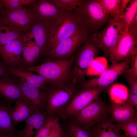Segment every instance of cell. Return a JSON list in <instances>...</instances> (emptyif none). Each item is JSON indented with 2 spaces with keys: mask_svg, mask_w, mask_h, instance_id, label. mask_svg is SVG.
Wrapping results in <instances>:
<instances>
[{
  "mask_svg": "<svg viewBox=\"0 0 137 137\" xmlns=\"http://www.w3.org/2000/svg\"><path fill=\"white\" fill-rule=\"evenodd\" d=\"M70 133L71 137H92L90 131L77 126L71 127Z\"/></svg>",
  "mask_w": 137,
  "mask_h": 137,
  "instance_id": "cell-35",
  "label": "cell"
},
{
  "mask_svg": "<svg viewBox=\"0 0 137 137\" xmlns=\"http://www.w3.org/2000/svg\"><path fill=\"white\" fill-rule=\"evenodd\" d=\"M123 31L120 19H112L102 30L93 34L92 41L103 50L106 57H110L114 51Z\"/></svg>",
  "mask_w": 137,
  "mask_h": 137,
  "instance_id": "cell-2",
  "label": "cell"
},
{
  "mask_svg": "<svg viewBox=\"0 0 137 137\" xmlns=\"http://www.w3.org/2000/svg\"><path fill=\"white\" fill-rule=\"evenodd\" d=\"M130 0H121L119 10L118 18L121 17L124 14Z\"/></svg>",
  "mask_w": 137,
  "mask_h": 137,
  "instance_id": "cell-39",
  "label": "cell"
},
{
  "mask_svg": "<svg viewBox=\"0 0 137 137\" xmlns=\"http://www.w3.org/2000/svg\"><path fill=\"white\" fill-rule=\"evenodd\" d=\"M109 93L113 103L117 104L124 103L129 94L127 88L124 85L119 83L112 85L109 89Z\"/></svg>",
  "mask_w": 137,
  "mask_h": 137,
  "instance_id": "cell-26",
  "label": "cell"
},
{
  "mask_svg": "<svg viewBox=\"0 0 137 137\" xmlns=\"http://www.w3.org/2000/svg\"><path fill=\"white\" fill-rule=\"evenodd\" d=\"M23 37L0 46V57L2 63L5 69L18 68L22 66V41Z\"/></svg>",
  "mask_w": 137,
  "mask_h": 137,
  "instance_id": "cell-10",
  "label": "cell"
},
{
  "mask_svg": "<svg viewBox=\"0 0 137 137\" xmlns=\"http://www.w3.org/2000/svg\"><path fill=\"white\" fill-rule=\"evenodd\" d=\"M25 34L0 21V46L21 39Z\"/></svg>",
  "mask_w": 137,
  "mask_h": 137,
  "instance_id": "cell-25",
  "label": "cell"
},
{
  "mask_svg": "<svg viewBox=\"0 0 137 137\" xmlns=\"http://www.w3.org/2000/svg\"><path fill=\"white\" fill-rule=\"evenodd\" d=\"M22 42V66H33L41 53V49L36 43L31 31L24 35Z\"/></svg>",
  "mask_w": 137,
  "mask_h": 137,
  "instance_id": "cell-15",
  "label": "cell"
},
{
  "mask_svg": "<svg viewBox=\"0 0 137 137\" xmlns=\"http://www.w3.org/2000/svg\"><path fill=\"white\" fill-rule=\"evenodd\" d=\"M9 75L2 63L0 62V77L6 76Z\"/></svg>",
  "mask_w": 137,
  "mask_h": 137,
  "instance_id": "cell-40",
  "label": "cell"
},
{
  "mask_svg": "<svg viewBox=\"0 0 137 137\" xmlns=\"http://www.w3.org/2000/svg\"><path fill=\"white\" fill-rule=\"evenodd\" d=\"M61 127L58 122L52 128L47 137H62Z\"/></svg>",
  "mask_w": 137,
  "mask_h": 137,
  "instance_id": "cell-36",
  "label": "cell"
},
{
  "mask_svg": "<svg viewBox=\"0 0 137 137\" xmlns=\"http://www.w3.org/2000/svg\"><path fill=\"white\" fill-rule=\"evenodd\" d=\"M11 106L9 102L0 101V133L13 136L18 135L9 111Z\"/></svg>",
  "mask_w": 137,
  "mask_h": 137,
  "instance_id": "cell-24",
  "label": "cell"
},
{
  "mask_svg": "<svg viewBox=\"0 0 137 137\" xmlns=\"http://www.w3.org/2000/svg\"><path fill=\"white\" fill-rule=\"evenodd\" d=\"M58 122V119L56 118H46L43 125L34 137H47L52 129Z\"/></svg>",
  "mask_w": 137,
  "mask_h": 137,
  "instance_id": "cell-33",
  "label": "cell"
},
{
  "mask_svg": "<svg viewBox=\"0 0 137 137\" xmlns=\"http://www.w3.org/2000/svg\"><path fill=\"white\" fill-rule=\"evenodd\" d=\"M121 129L112 118L107 116L92 128V137H120Z\"/></svg>",
  "mask_w": 137,
  "mask_h": 137,
  "instance_id": "cell-17",
  "label": "cell"
},
{
  "mask_svg": "<svg viewBox=\"0 0 137 137\" xmlns=\"http://www.w3.org/2000/svg\"><path fill=\"white\" fill-rule=\"evenodd\" d=\"M51 0L60 10L66 12L75 11L81 6L83 1L80 0Z\"/></svg>",
  "mask_w": 137,
  "mask_h": 137,
  "instance_id": "cell-30",
  "label": "cell"
},
{
  "mask_svg": "<svg viewBox=\"0 0 137 137\" xmlns=\"http://www.w3.org/2000/svg\"><path fill=\"white\" fill-rule=\"evenodd\" d=\"M108 109L107 104L98 98L77 114V120L92 128L107 116Z\"/></svg>",
  "mask_w": 137,
  "mask_h": 137,
  "instance_id": "cell-7",
  "label": "cell"
},
{
  "mask_svg": "<svg viewBox=\"0 0 137 137\" xmlns=\"http://www.w3.org/2000/svg\"><path fill=\"white\" fill-rule=\"evenodd\" d=\"M131 66L127 71L135 77H137V54L133 55L131 57Z\"/></svg>",
  "mask_w": 137,
  "mask_h": 137,
  "instance_id": "cell-37",
  "label": "cell"
},
{
  "mask_svg": "<svg viewBox=\"0 0 137 137\" xmlns=\"http://www.w3.org/2000/svg\"><path fill=\"white\" fill-rule=\"evenodd\" d=\"M87 28L82 17L76 12H63L53 21L49 54L59 43L77 31Z\"/></svg>",
  "mask_w": 137,
  "mask_h": 137,
  "instance_id": "cell-1",
  "label": "cell"
},
{
  "mask_svg": "<svg viewBox=\"0 0 137 137\" xmlns=\"http://www.w3.org/2000/svg\"><path fill=\"white\" fill-rule=\"evenodd\" d=\"M108 67V62L106 58L95 57L89 66L86 75L87 76L100 75Z\"/></svg>",
  "mask_w": 137,
  "mask_h": 137,
  "instance_id": "cell-27",
  "label": "cell"
},
{
  "mask_svg": "<svg viewBox=\"0 0 137 137\" xmlns=\"http://www.w3.org/2000/svg\"><path fill=\"white\" fill-rule=\"evenodd\" d=\"M121 0H98L102 10L112 19H118V14Z\"/></svg>",
  "mask_w": 137,
  "mask_h": 137,
  "instance_id": "cell-29",
  "label": "cell"
},
{
  "mask_svg": "<svg viewBox=\"0 0 137 137\" xmlns=\"http://www.w3.org/2000/svg\"><path fill=\"white\" fill-rule=\"evenodd\" d=\"M122 74L128 81L130 93L137 95V77L134 76L127 70Z\"/></svg>",
  "mask_w": 137,
  "mask_h": 137,
  "instance_id": "cell-34",
  "label": "cell"
},
{
  "mask_svg": "<svg viewBox=\"0 0 137 137\" xmlns=\"http://www.w3.org/2000/svg\"><path fill=\"white\" fill-rule=\"evenodd\" d=\"M6 69L9 74L18 77L29 84L39 89H45V84L49 82L42 76L29 71L15 68Z\"/></svg>",
  "mask_w": 137,
  "mask_h": 137,
  "instance_id": "cell-22",
  "label": "cell"
},
{
  "mask_svg": "<svg viewBox=\"0 0 137 137\" xmlns=\"http://www.w3.org/2000/svg\"><path fill=\"white\" fill-rule=\"evenodd\" d=\"M87 28L80 30L59 43L49 54L53 57L63 58L69 56L85 41L88 36Z\"/></svg>",
  "mask_w": 137,
  "mask_h": 137,
  "instance_id": "cell-9",
  "label": "cell"
},
{
  "mask_svg": "<svg viewBox=\"0 0 137 137\" xmlns=\"http://www.w3.org/2000/svg\"><path fill=\"white\" fill-rule=\"evenodd\" d=\"M10 75L0 77V96L5 100L10 101L22 99L30 101L24 96L18 84L17 81L11 79Z\"/></svg>",
  "mask_w": 137,
  "mask_h": 137,
  "instance_id": "cell-16",
  "label": "cell"
},
{
  "mask_svg": "<svg viewBox=\"0 0 137 137\" xmlns=\"http://www.w3.org/2000/svg\"><path fill=\"white\" fill-rule=\"evenodd\" d=\"M120 137H126L124 135H121Z\"/></svg>",
  "mask_w": 137,
  "mask_h": 137,
  "instance_id": "cell-43",
  "label": "cell"
},
{
  "mask_svg": "<svg viewBox=\"0 0 137 137\" xmlns=\"http://www.w3.org/2000/svg\"><path fill=\"white\" fill-rule=\"evenodd\" d=\"M126 11L119 18L123 26V31L127 30L132 24L137 15V0H131Z\"/></svg>",
  "mask_w": 137,
  "mask_h": 137,
  "instance_id": "cell-28",
  "label": "cell"
},
{
  "mask_svg": "<svg viewBox=\"0 0 137 137\" xmlns=\"http://www.w3.org/2000/svg\"><path fill=\"white\" fill-rule=\"evenodd\" d=\"M18 84L25 97L38 109L43 107L46 96L45 94L38 89L31 86L20 79Z\"/></svg>",
  "mask_w": 137,
  "mask_h": 137,
  "instance_id": "cell-20",
  "label": "cell"
},
{
  "mask_svg": "<svg viewBox=\"0 0 137 137\" xmlns=\"http://www.w3.org/2000/svg\"><path fill=\"white\" fill-rule=\"evenodd\" d=\"M35 0H1L2 7L8 10H12L22 7L24 5H29Z\"/></svg>",
  "mask_w": 137,
  "mask_h": 137,
  "instance_id": "cell-32",
  "label": "cell"
},
{
  "mask_svg": "<svg viewBox=\"0 0 137 137\" xmlns=\"http://www.w3.org/2000/svg\"><path fill=\"white\" fill-rule=\"evenodd\" d=\"M133 106L135 109L137 108V95L130 93L124 102Z\"/></svg>",
  "mask_w": 137,
  "mask_h": 137,
  "instance_id": "cell-38",
  "label": "cell"
},
{
  "mask_svg": "<svg viewBox=\"0 0 137 137\" xmlns=\"http://www.w3.org/2000/svg\"><path fill=\"white\" fill-rule=\"evenodd\" d=\"M1 0H0V9L1 8Z\"/></svg>",
  "mask_w": 137,
  "mask_h": 137,
  "instance_id": "cell-42",
  "label": "cell"
},
{
  "mask_svg": "<svg viewBox=\"0 0 137 137\" xmlns=\"http://www.w3.org/2000/svg\"><path fill=\"white\" fill-rule=\"evenodd\" d=\"M27 8L35 19L39 21L54 20L64 12L57 7L51 0H35Z\"/></svg>",
  "mask_w": 137,
  "mask_h": 137,
  "instance_id": "cell-13",
  "label": "cell"
},
{
  "mask_svg": "<svg viewBox=\"0 0 137 137\" xmlns=\"http://www.w3.org/2000/svg\"><path fill=\"white\" fill-rule=\"evenodd\" d=\"M75 97L67 107L66 111L70 115L77 114L94 100L99 98L105 88L94 87L87 88Z\"/></svg>",
  "mask_w": 137,
  "mask_h": 137,
  "instance_id": "cell-12",
  "label": "cell"
},
{
  "mask_svg": "<svg viewBox=\"0 0 137 137\" xmlns=\"http://www.w3.org/2000/svg\"><path fill=\"white\" fill-rule=\"evenodd\" d=\"M41 109L36 111L25 120V125L18 131V135L22 137H33L43 125L46 118V114Z\"/></svg>",
  "mask_w": 137,
  "mask_h": 137,
  "instance_id": "cell-19",
  "label": "cell"
},
{
  "mask_svg": "<svg viewBox=\"0 0 137 137\" xmlns=\"http://www.w3.org/2000/svg\"><path fill=\"white\" fill-rule=\"evenodd\" d=\"M108 113L117 124L129 121L137 115L135 108L125 103L121 104L113 103L109 107Z\"/></svg>",
  "mask_w": 137,
  "mask_h": 137,
  "instance_id": "cell-21",
  "label": "cell"
},
{
  "mask_svg": "<svg viewBox=\"0 0 137 137\" xmlns=\"http://www.w3.org/2000/svg\"><path fill=\"white\" fill-rule=\"evenodd\" d=\"M100 49L92 41L86 43L78 55L75 66V72L78 77L82 78L86 74L92 60Z\"/></svg>",
  "mask_w": 137,
  "mask_h": 137,
  "instance_id": "cell-14",
  "label": "cell"
},
{
  "mask_svg": "<svg viewBox=\"0 0 137 137\" xmlns=\"http://www.w3.org/2000/svg\"><path fill=\"white\" fill-rule=\"evenodd\" d=\"M72 62L71 60L49 61L38 66H22L17 68L36 72L49 82L61 81L67 77Z\"/></svg>",
  "mask_w": 137,
  "mask_h": 137,
  "instance_id": "cell-3",
  "label": "cell"
},
{
  "mask_svg": "<svg viewBox=\"0 0 137 137\" xmlns=\"http://www.w3.org/2000/svg\"><path fill=\"white\" fill-rule=\"evenodd\" d=\"M75 11L82 16L88 29L93 30H98L112 19L104 13L98 0H83Z\"/></svg>",
  "mask_w": 137,
  "mask_h": 137,
  "instance_id": "cell-4",
  "label": "cell"
},
{
  "mask_svg": "<svg viewBox=\"0 0 137 137\" xmlns=\"http://www.w3.org/2000/svg\"><path fill=\"white\" fill-rule=\"evenodd\" d=\"M137 24L133 23L123 31L114 51L109 57L112 64L119 62L137 54Z\"/></svg>",
  "mask_w": 137,
  "mask_h": 137,
  "instance_id": "cell-5",
  "label": "cell"
},
{
  "mask_svg": "<svg viewBox=\"0 0 137 137\" xmlns=\"http://www.w3.org/2000/svg\"><path fill=\"white\" fill-rule=\"evenodd\" d=\"M71 92L65 88H60L50 93L47 97L46 111L50 113L66 104L69 100Z\"/></svg>",
  "mask_w": 137,
  "mask_h": 137,
  "instance_id": "cell-23",
  "label": "cell"
},
{
  "mask_svg": "<svg viewBox=\"0 0 137 137\" xmlns=\"http://www.w3.org/2000/svg\"><path fill=\"white\" fill-rule=\"evenodd\" d=\"M54 20H35L32 26L31 32L36 43L41 49V53H49Z\"/></svg>",
  "mask_w": 137,
  "mask_h": 137,
  "instance_id": "cell-11",
  "label": "cell"
},
{
  "mask_svg": "<svg viewBox=\"0 0 137 137\" xmlns=\"http://www.w3.org/2000/svg\"><path fill=\"white\" fill-rule=\"evenodd\" d=\"M35 21L33 15L27 8L8 10L1 7L0 9V21L24 34L31 31Z\"/></svg>",
  "mask_w": 137,
  "mask_h": 137,
  "instance_id": "cell-6",
  "label": "cell"
},
{
  "mask_svg": "<svg viewBox=\"0 0 137 137\" xmlns=\"http://www.w3.org/2000/svg\"><path fill=\"white\" fill-rule=\"evenodd\" d=\"M131 61V57L122 62L112 64L98 77L85 81L83 87L87 88L99 87L105 89L114 81L120 75L129 68Z\"/></svg>",
  "mask_w": 137,
  "mask_h": 137,
  "instance_id": "cell-8",
  "label": "cell"
},
{
  "mask_svg": "<svg viewBox=\"0 0 137 137\" xmlns=\"http://www.w3.org/2000/svg\"><path fill=\"white\" fill-rule=\"evenodd\" d=\"M126 137H137V115L126 122L117 124Z\"/></svg>",
  "mask_w": 137,
  "mask_h": 137,
  "instance_id": "cell-31",
  "label": "cell"
},
{
  "mask_svg": "<svg viewBox=\"0 0 137 137\" xmlns=\"http://www.w3.org/2000/svg\"><path fill=\"white\" fill-rule=\"evenodd\" d=\"M0 137H18V136L8 135L0 133Z\"/></svg>",
  "mask_w": 137,
  "mask_h": 137,
  "instance_id": "cell-41",
  "label": "cell"
},
{
  "mask_svg": "<svg viewBox=\"0 0 137 137\" xmlns=\"http://www.w3.org/2000/svg\"><path fill=\"white\" fill-rule=\"evenodd\" d=\"M14 107H11L9 112L14 126L25 121L37 110L30 101L20 99L15 100Z\"/></svg>",
  "mask_w": 137,
  "mask_h": 137,
  "instance_id": "cell-18",
  "label": "cell"
}]
</instances>
